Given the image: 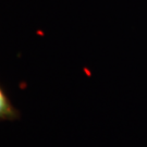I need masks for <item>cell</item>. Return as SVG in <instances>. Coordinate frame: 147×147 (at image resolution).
<instances>
[{
    "mask_svg": "<svg viewBox=\"0 0 147 147\" xmlns=\"http://www.w3.org/2000/svg\"><path fill=\"white\" fill-rule=\"evenodd\" d=\"M21 113L11 102L3 89L0 86V121H16L20 119Z\"/></svg>",
    "mask_w": 147,
    "mask_h": 147,
    "instance_id": "obj_1",
    "label": "cell"
}]
</instances>
